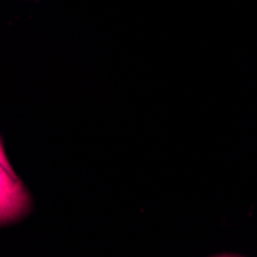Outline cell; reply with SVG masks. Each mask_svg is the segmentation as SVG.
<instances>
[{"label":"cell","instance_id":"1","mask_svg":"<svg viewBox=\"0 0 257 257\" xmlns=\"http://www.w3.org/2000/svg\"><path fill=\"white\" fill-rule=\"evenodd\" d=\"M31 199L16 173H11L0 163V225L14 222L27 216Z\"/></svg>","mask_w":257,"mask_h":257},{"label":"cell","instance_id":"2","mask_svg":"<svg viewBox=\"0 0 257 257\" xmlns=\"http://www.w3.org/2000/svg\"><path fill=\"white\" fill-rule=\"evenodd\" d=\"M0 163L7 168V170H10L11 173H14V170H13V167H11V163L8 162V159H7V154H5V150H4V147H2V140H0Z\"/></svg>","mask_w":257,"mask_h":257}]
</instances>
